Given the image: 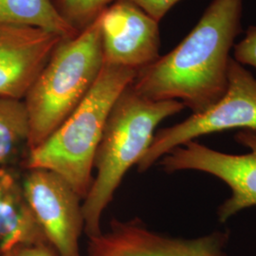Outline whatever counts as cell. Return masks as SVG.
I'll return each mask as SVG.
<instances>
[{"label": "cell", "instance_id": "7", "mask_svg": "<svg viewBox=\"0 0 256 256\" xmlns=\"http://www.w3.org/2000/svg\"><path fill=\"white\" fill-rule=\"evenodd\" d=\"M21 182L37 224L56 256H81L84 218L80 196L62 176L46 169H27Z\"/></svg>", "mask_w": 256, "mask_h": 256}, {"label": "cell", "instance_id": "17", "mask_svg": "<svg viewBox=\"0 0 256 256\" xmlns=\"http://www.w3.org/2000/svg\"><path fill=\"white\" fill-rule=\"evenodd\" d=\"M9 256H57L48 244H32L14 250Z\"/></svg>", "mask_w": 256, "mask_h": 256}, {"label": "cell", "instance_id": "15", "mask_svg": "<svg viewBox=\"0 0 256 256\" xmlns=\"http://www.w3.org/2000/svg\"><path fill=\"white\" fill-rule=\"evenodd\" d=\"M234 54L239 64L256 68V26L248 28L242 40L234 46Z\"/></svg>", "mask_w": 256, "mask_h": 256}, {"label": "cell", "instance_id": "12", "mask_svg": "<svg viewBox=\"0 0 256 256\" xmlns=\"http://www.w3.org/2000/svg\"><path fill=\"white\" fill-rule=\"evenodd\" d=\"M30 120L23 100L0 97V167H22L30 151Z\"/></svg>", "mask_w": 256, "mask_h": 256}, {"label": "cell", "instance_id": "14", "mask_svg": "<svg viewBox=\"0 0 256 256\" xmlns=\"http://www.w3.org/2000/svg\"><path fill=\"white\" fill-rule=\"evenodd\" d=\"M116 0H50L56 12L79 34Z\"/></svg>", "mask_w": 256, "mask_h": 256}, {"label": "cell", "instance_id": "1", "mask_svg": "<svg viewBox=\"0 0 256 256\" xmlns=\"http://www.w3.org/2000/svg\"><path fill=\"white\" fill-rule=\"evenodd\" d=\"M242 10L243 0H212L173 50L138 70L132 90L153 101L182 102L192 114L208 110L227 90Z\"/></svg>", "mask_w": 256, "mask_h": 256}, {"label": "cell", "instance_id": "3", "mask_svg": "<svg viewBox=\"0 0 256 256\" xmlns=\"http://www.w3.org/2000/svg\"><path fill=\"white\" fill-rule=\"evenodd\" d=\"M137 74L136 70L104 64L82 102L50 137L28 151L21 168L54 172L84 200L92 187L94 158L110 110Z\"/></svg>", "mask_w": 256, "mask_h": 256}, {"label": "cell", "instance_id": "9", "mask_svg": "<svg viewBox=\"0 0 256 256\" xmlns=\"http://www.w3.org/2000/svg\"><path fill=\"white\" fill-rule=\"evenodd\" d=\"M98 21L104 64L140 70L160 56L158 22L135 4L116 0Z\"/></svg>", "mask_w": 256, "mask_h": 256}, {"label": "cell", "instance_id": "10", "mask_svg": "<svg viewBox=\"0 0 256 256\" xmlns=\"http://www.w3.org/2000/svg\"><path fill=\"white\" fill-rule=\"evenodd\" d=\"M62 39L39 28L0 24V97L24 100Z\"/></svg>", "mask_w": 256, "mask_h": 256}, {"label": "cell", "instance_id": "11", "mask_svg": "<svg viewBox=\"0 0 256 256\" xmlns=\"http://www.w3.org/2000/svg\"><path fill=\"white\" fill-rule=\"evenodd\" d=\"M32 244L48 243L28 206L21 174L16 168L0 167V256Z\"/></svg>", "mask_w": 256, "mask_h": 256}, {"label": "cell", "instance_id": "8", "mask_svg": "<svg viewBox=\"0 0 256 256\" xmlns=\"http://www.w3.org/2000/svg\"><path fill=\"white\" fill-rule=\"evenodd\" d=\"M110 227L90 238L86 256H230L229 230L178 238L150 230L140 221L113 220Z\"/></svg>", "mask_w": 256, "mask_h": 256}, {"label": "cell", "instance_id": "16", "mask_svg": "<svg viewBox=\"0 0 256 256\" xmlns=\"http://www.w3.org/2000/svg\"><path fill=\"white\" fill-rule=\"evenodd\" d=\"M142 10L149 16L160 23L167 12L180 0H126Z\"/></svg>", "mask_w": 256, "mask_h": 256}, {"label": "cell", "instance_id": "4", "mask_svg": "<svg viewBox=\"0 0 256 256\" xmlns=\"http://www.w3.org/2000/svg\"><path fill=\"white\" fill-rule=\"evenodd\" d=\"M104 64L98 18L78 36L60 41L23 100L30 120V150L41 144L76 110Z\"/></svg>", "mask_w": 256, "mask_h": 256}, {"label": "cell", "instance_id": "6", "mask_svg": "<svg viewBox=\"0 0 256 256\" xmlns=\"http://www.w3.org/2000/svg\"><path fill=\"white\" fill-rule=\"evenodd\" d=\"M234 138L248 148L246 154H227L191 140L174 148L158 160L167 173L198 171L227 184L230 196L218 208V218L221 223L241 210L256 206V131L242 129Z\"/></svg>", "mask_w": 256, "mask_h": 256}, {"label": "cell", "instance_id": "13", "mask_svg": "<svg viewBox=\"0 0 256 256\" xmlns=\"http://www.w3.org/2000/svg\"><path fill=\"white\" fill-rule=\"evenodd\" d=\"M0 24L39 28L63 38L79 34L59 16L50 0H0Z\"/></svg>", "mask_w": 256, "mask_h": 256}, {"label": "cell", "instance_id": "2", "mask_svg": "<svg viewBox=\"0 0 256 256\" xmlns=\"http://www.w3.org/2000/svg\"><path fill=\"white\" fill-rule=\"evenodd\" d=\"M185 108L182 102L153 101L129 86L114 102L94 158L96 176L82 202L84 232L101 234L104 210L122 178L150 146L156 128Z\"/></svg>", "mask_w": 256, "mask_h": 256}, {"label": "cell", "instance_id": "5", "mask_svg": "<svg viewBox=\"0 0 256 256\" xmlns=\"http://www.w3.org/2000/svg\"><path fill=\"white\" fill-rule=\"evenodd\" d=\"M232 129L256 131V78L232 57L228 86L222 98L202 113L158 131L138 170L146 172L174 148L198 138Z\"/></svg>", "mask_w": 256, "mask_h": 256}]
</instances>
